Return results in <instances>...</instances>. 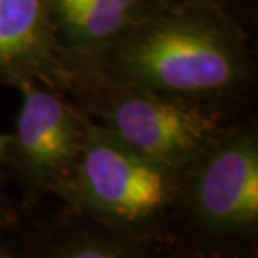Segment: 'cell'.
I'll list each match as a JSON object with an SVG mask.
<instances>
[{
  "mask_svg": "<svg viewBox=\"0 0 258 258\" xmlns=\"http://www.w3.org/2000/svg\"><path fill=\"white\" fill-rule=\"evenodd\" d=\"M91 77L221 109L255 77L241 25L211 0H183L144 20L72 77ZM72 86V84H71Z\"/></svg>",
  "mask_w": 258,
  "mask_h": 258,
  "instance_id": "cell-1",
  "label": "cell"
},
{
  "mask_svg": "<svg viewBox=\"0 0 258 258\" xmlns=\"http://www.w3.org/2000/svg\"><path fill=\"white\" fill-rule=\"evenodd\" d=\"M181 174L87 117L79 159L57 196L74 211L158 248L176 236Z\"/></svg>",
  "mask_w": 258,
  "mask_h": 258,
  "instance_id": "cell-2",
  "label": "cell"
},
{
  "mask_svg": "<svg viewBox=\"0 0 258 258\" xmlns=\"http://www.w3.org/2000/svg\"><path fill=\"white\" fill-rule=\"evenodd\" d=\"M221 255L255 250L258 236V136L251 126L225 131L181 174L178 228Z\"/></svg>",
  "mask_w": 258,
  "mask_h": 258,
  "instance_id": "cell-3",
  "label": "cell"
},
{
  "mask_svg": "<svg viewBox=\"0 0 258 258\" xmlns=\"http://www.w3.org/2000/svg\"><path fill=\"white\" fill-rule=\"evenodd\" d=\"M69 92L87 117L138 153L183 173L228 126L223 111L129 86L79 77Z\"/></svg>",
  "mask_w": 258,
  "mask_h": 258,
  "instance_id": "cell-4",
  "label": "cell"
},
{
  "mask_svg": "<svg viewBox=\"0 0 258 258\" xmlns=\"http://www.w3.org/2000/svg\"><path fill=\"white\" fill-rule=\"evenodd\" d=\"M17 89L20 106L7 164L29 191L59 195L79 159L87 116L39 81H25Z\"/></svg>",
  "mask_w": 258,
  "mask_h": 258,
  "instance_id": "cell-5",
  "label": "cell"
},
{
  "mask_svg": "<svg viewBox=\"0 0 258 258\" xmlns=\"http://www.w3.org/2000/svg\"><path fill=\"white\" fill-rule=\"evenodd\" d=\"M168 4L166 0H47L54 40L71 77Z\"/></svg>",
  "mask_w": 258,
  "mask_h": 258,
  "instance_id": "cell-6",
  "label": "cell"
},
{
  "mask_svg": "<svg viewBox=\"0 0 258 258\" xmlns=\"http://www.w3.org/2000/svg\"><path fill=\"white\" fill-rule=\"evenodd\" d=\"M25 81L64 92L72 77L54 40L47 0H0V86Z\"/></svg>",
  "mask_w": 258,
  "mask_h": 258,
  "instance_id": "cell-7",
  "label": "cell"
},
{
  "mask_svg": "<svg viewBox=\"0 0 258 258\" xmlns=\"http://www.w3.org/2000/svg\"><path fill=\"white\" fill-rule=\"evenodd\" d=\"M156 251L153 245L133 240L87 216V221H69L20 238V256L39 258H143Z\"/></svg>",
  "mask_w": 258,
  "mask_h": 258,
  "instance_id": "cell-8",
  "label": "cell"
},
{
  "mask_svg": "<svg viewBox=\"0 0 258 258\" xmlns=\"http://www.w3.org/2000/svg\"><path fill=\"white\" fill-rule=\"evenodd\" d=\"M22 221L14 203L0 186V258L20 256Z\"/></svg>",
  "mask_w": 258,
  "mask_h": 258,
  "instance_id": "cell-9",
  "label": "cell"
},
{
  "mask_svg": "<svg viewBox=\"0 0 258 258\" xmlns=\"http://www.w3.org/2000/svg\"><path fill=\"white\" fill-rule=\"evenodd\" d=\"M14 136L12 133H2L0 131V164H7L12 151Z\"/></svg>",
  "mask_w": 258,
  "mask_h": 258,
  "instance_id": "cell-10",
  "label": "cell"
},
{
  "mask_svg": "<svg viewBox=\"0 0 258 258\" xmlns=\"http://www.w3.org/2000/svg\"><path fill=\"white\" fill-rule=\"evenodd\" d=\"M166 2H169V4H174V2H183V0H166Z\"/></svg>",
  "mask_w": 258,
  "mask_h": 258,
  "instance_id": "cell-11",
  "label": "cell"
}]
</instances>
